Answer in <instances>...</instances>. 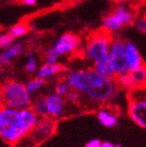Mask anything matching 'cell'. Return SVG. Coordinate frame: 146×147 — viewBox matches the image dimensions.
<instances>
[{
  "instance_id": "22",
  "label": "cell",
  "mask_w": 146,
  "mask_h": 147,
  "mask_svg": "<svg viewBox=\"0 0 146 147\" xmlns=\"http://www.w3.org/2000/svg\"><path fill=\"white\" fill-rule=\"evenodd\" d=\"M71 90V87L70 85L68 84V82L65 79V80H62V82H59L57 85H56L55 87V92L54 93H56L59 96L61 97H64L68 94V92Z\"/></svg>"
},
{
  "instance_id": "11",
  "label": "cell",
  "mask_w": 146,
  "mask_h": 147,
  "mask_svg": "<svg viewBox=\"0 0 146 147\" xmlns=\"http://www.w3.org/2000/svg\"><path fill=\"white\" fill-rule=\"evenodd\" d=\"M125 61H126V65L128 67L129 72L137 70L144 65L143 59H142L139 49L134 43L129 41H126L125 43Z\"/></svg>"
},
{
  "instance_id": "14",
  "label": "cell",
  "mask_w": 146,
  "mask_h": 147,
  "mask_svg": "<svg viewBox=\"0 0 146 147\" xmlns=\"http://www.w3.org/2000/svg\"><path fill=\"white\" fill-rule=\"evenodd\" d=\"M63 66L59 63H54V64H47L45 63L43 66L39 67L36 72V76L42 79H47L49 77L53 76L55 74L59 73L63 71Z\"/></svg>"
},
{
  "instance_id": "24",
  "label": "cell",
  "mask_w": 146,
  "mask_h": 147,
  "mask_svg": "<svg viewBox=\"0 0 146 147\" xmlns=\"http://www.w3.org/2000/svg\"><path fill=\"white\" fill-rule=\"evenodd\" d=\"M135 27L138 31L146 36V16H143L135 21Z\"/></svg>"
},
{
  "instance_id": "8",
  "label": "cell",
  "mask_w": 146,
  "mask_h": 147,
  "mask_svg": "<svg viewBox=\"0 0 146 147\" xmlns=\"http://www.w3.org/2000/svg\"><path fill=\"white\" fill-rule=\"evenodd\" d=\"M55 129V123L51 118L40 119L32 129L23 137L17 144L16 147H34L39 143L46 141L49 139Z\"/></svg>"
},
{
  "instance_id": "4",
  "label": "cell",
  "mask_w": 146,
  "mask_h": 147,
  "mask_svg": "<svg viewBox=\"0 0 146 147\" xmlns=\"http://www.w3.org/2000/svg\"><path fill=\"white\" fill-rule=\"evenodd\" d=\"M113 39H114L113 34L104 30L93 34L89 38L84 47L86 57L92 64L110 57V48Z\"/></svg>"
},
{
  "instance_id": "25",
  "label": "cell",
  "mask_w": 146,
  "mask_h": 147,
  "mask_svg": "<svg viewBox=\"0 0 146 147\" xmlns=\"http://www.w3.org/2000/svg\"><path fill=\"white\" fill-rule=\"evenodd\" d=\"M65 99L69 102H77L82 99V96H80V94H79L77 91L71 89V90L68 92L67 95L65 96Z\"/></svg>"
},
{
  "instance_id": "31",
  "label": "cell",
  "mask_w": 146,
  "mask_h": 147,
  "mask_svg": "<svg viewBox=\"0 0 146 147\" xmlns=\"http://www.w3.org/2000/svg\"><path fill=\"white\" fill-rule=\"evenodd\" d=\"M1 90H2V87L0 86V96H1Z\"/></svg>"
},
{
  "instance_id": "30",
  "label": "cell",
  "mask_w": 146,
  "mask_h": 147,
  "mask_svg": "<svg viewBox=\"0 0 146 147\" xmlns=\"http://www.w3.org/2000/svg\"><path fill=\"white\" fill-rule=\"evenodd\" d=\"M126 1H127V0H115V2L118 3V5H119V4H124Z\"/></svg>"
},
{
  "instance_id": "1",
  "label": "cell",
  "mask_w": 146,
  "mask_h": 147,
  "mask_svg": "<svg viewBox=\"0 0 146 147\" xmlns=\"http://www.w3.org/2000/svg\"><path fill=\"white\" fill-rule=\"evenodd\" d=\"M66 80L71 89L77 91L82 99L92 107H103L115 99L119 92L116 78H107L94 68L71 71Z\"/></svg>"
},
{
  "instance_id": "2",
  "label": "cell",
  "mask_w": 146,
  "mask_h": 147,
  "mask_svg": "<svg viewBox=\"0 0 146 147\" xmlns=\"http://www.w3.org/2000/svg\"><path fill=\"white\" fill-rule=\"evenodd\" d=\"M39 120V116L30 108L16 110L2 107L0 108V137L6 143L16 145Z\"/></svg>"
},
{
  "instance_id": "10",
  "label": "cell",
  "mask_w": 146,
  "mask_h": 147,
  "mask_svg": "<svg viewBox=\"0 0 146 147\" xmlns=\"http://www.w3.org/2000/svg\"><path fill=\"white\" fill-rule=\"evenodd\" d=\"M46 111L48 118H61L64 116L66 111V102L64 97L59 96L56 93L48 94L45 96Z\"/></svg>"
},
{
  "instance_id": "9",
  "label": "cell",
  "mask_w": 146,
  "mask_h": 147,
  "mask_svg": "<svg viewBox=\"0 0 146 147\" xmlns=\"http://www.w3.org/2000/svg\"><path fill=\"white\" fill-rule=\"evenodd\" d=\"M125 43L126 41H124L120 37H115L113 39L110 48V59L114 66L117 76L129 72L125 61Z\"/></svg>"
},
{
  "instance_id": "19",
  "label": "cell",
  "mask_w": 146,
  "mask_h": 147,
  "mask_svg": "<svg viewBox=\"0 0 146 147\" xmlns=\"http://www.w3.org/2000/svg\"><path fill=\"white\" fill-rule=\"evenodd\" d=\"M29 28L28 26L23 24V23H19V24H16V25L11 26V28L9 29V32L7 34L11 36L13 39H18V38H21L23 36H25L28 32Z\"/></svg>"
},
{
  "instance_id": "23",
  "label": "cell",
  "mask_w": 146,
  "mask_h": 147,
  "mask_svg": "<svg viewBox=\"0 0 146 147\" xmlns=\"http://www.w3.org/2000/svg\"><path fill=\"white\" fill-rule=\"evenodd\" d=\"M14 44V39L9 34H0V49H7Z\"/></svg>"
},
{
  "instance_id": "21",
  "label": "cell",
  "mask_w": 146,
  "mask_h": 147,
  "mask_svg": "<svg viewBox=\"0 0 146 147\" xmlns=\"http://www.w3.org/2000/svg\"><path fill=\"white\" fill-rule=\"evenodd\" d=\"M44 85H45V79L36 77V78L29 79V80L25 84V87L29 93L34 94V93H36L40 89L42 88Z\"/></svg>"
},
{
  "instance_id": "13",
  "label": "cell",
  "mask_w": 146,
  "mask_h": 147,
  "mask_svg": "<svg viewBox=\"0 0 146 147\" xmlns=\"http://www.w3.org/2000/svg\"><path fill=\"white\" fill-rule=\"evenodd\" d=\"M24 51V46L22 43L16 42L7 49L0 52V66H6Z\"/></svg>"
},
{
  "instance_id": "17",
  "label": "cell",
  "mask_w": 146,
  "mask_h": 147,
  "mask_svg": "<svg viewBox=\"0 0 146 147\" xmlns=\"http://www.w3.org/2000/svg\"><path fill=\"white\" fill-rule=\"evenodd\" d=\"M132 77L135 82L136 88L137 87H146V65L144 64L137 70L130 72Z\"/></svg>"
},
{
  "instance_id": "12",
  "label": "cell",
  "mask_w": 146,
  "mask_h": 147,
  "mask_svg": "<svg viewBox=\"0 0 146 147\" xmlns=\"http://www.w3.org/2000/svg\"><path fill=\"white\" fill-rule=\"evenodd\" d=\"M97 120L102 126L107 128H113L118 124V114L115 111L107 107H100L96 113Z\"/></svg>"
},
{
  "instance_id": "26",
  "label": "cell",
  "mask_w": 146,
  "mask_h": 147,
  "mask_svg": "<svg viewBox=\"0 0 146 147\" xmlns=\"http://www.w3.org/2000/svg\"><path fill=\"white\" fill-rule=\"evenodd\" d=\"M101 146V141L99 139H92L88 142L84 147H100Z\"/></svg>"
},
{
  "instance_id": "32",
  "label": "cell",
  "mask_w": 146,
  "mask_h": 147,
  "mask_svg": "<svg viewBox=\"0 0 146 147\" xmlns=\"http://www.w3.org/2000/svg\"><path fill=\"white\" fill-rule=\"evenodd\" d=\"M114 1H115V0H114Z\"/></svg>"
},
{
  "instance_id": "16",
  "label": "cell",
  "mask_w": 146,
  "mask_h": 147,
  "mask_svg": "<svg viewBox=\"0 0 146 147\" xmlns=\"http://www.w3.org/2000/svg\"><path fill=\"white\" fill-rule=\"evenodd\" d=\"M116 82H117V84H118L119 88L123 89V90L130 91V90H132V89L136 88L135 82H134V79H132L130 72H127V73L118 75V76L116 77Z\"/></svg>"
},
{
  "instance_id": "28",
  "label": "cell",
  "mask_w": 146,
  "mask_h": 147,
  "mask_svg": "<svg viewBox=\"0 0 146 147\" xmlns=\"http://www.w3.org/2000/svg\"><path fill=\"white\" fill-rule=\"evenodd\" d=\"M21 1H22L23 4H25V5H28V6L34 5L36 3V0H21Z\"/></svg>"
},
{
  "instance_id": "3",
  "label": "cell",
  "mask_w": 146,
  "mask_h": 147,
  "mask_svg": "<svg viewBox=\"0 0 146 147\" xmlns=\"http://www.w3.org/2000/svg\"><path fill=\"white\" fill-rule=\"evenodd\" d=\"M2 101L6 107L16 110L28 108L31 102V94L25 85L17 80H9L2 86Z\"/></svg>"
},
{
  "instance_id": "27",
  "label": "cell",
  "mask_w": 146,
  "mask_h": 147,
  "mask_svg": "<svg viewBox=\"0 0 146 147\" xmlns=\"http://www.w3.org/2000/svg\"><path fill=\"white\" fill-rule=\"evenodd\" d=\"M100 147H119L117 144H114L112 142H107V141H103L101 142V146Z\"/></svg>"
},
{
  "instance_id": "5",
  "label": "cell",
  "mask_w": 146,
  "mask_h": 147,
  "mask_svg": "<svg viewBox=\"0 0 146 147\" xmlns=\"http://www.w3.org/2000/svg\"><path fill=\"white\" fill-rule=\"evenodd\" d=\"M135 22V14L124 4H119L110 11L101 21V27L104 31L113 34Z\"/></svg>"
},
{
  "instance_id": "7",
  "label": "cell",
  "mask_w": 146,
  "mask_h": 147,
  "mask_svg": "<svg viewBox=\"0 0 146 147\" xmlns=\"http://www.w3.org/2000/svg\"><path fill=\"white\" fill-rule=\"evenodd\" d=\"M80 45V41L75 34L66 32L57 38L55 42L47 49L45 55V62L47 64L57 63L59 59L63 55H68L77 50Z\"/></svg>"
},
{
  "instance_id": "20",
  "label": "cell",
  "mask_w": 146,
  "mask_h": 147,
  "mask_svg": "<svg viewBox=\"0 0 146 147\" xmlns=\"http://www.w3.org/2000/svg\"><path fill=\"white\" fill-rule=\"evenodd\" d=\"M26 64H25V72L27 74H32L36 72L38 70V64H36V59L34 57V53L32 51H27L26 53Z\"/></svg>"
},
{
  "instance_id": "29",
  "label": "cell",
  "mask_w": 146,
  "mask_h": 147,
  "mask_svg": "<svg viewBox=\"0 0 146 147\" xmlns=\"http://www.w3.org/2000/svg\"><path fill=\"white\" fill-rule=\"evenodd\" d=\"M27 26H28V28L31 29V30H32V29H34H34L36 28V24H34V23H32V22L29 23V24H28Z\"/></svg>"
},
{
  "instance_id": "6",
  "label": "cell",
  "mask_w": 146,
  "mask_h": 147,
  "mask_svg": "<svg viewBox=\"0 0 146 147\" xmlns=\"http://www.w3.org/2000/svg\"><path fill=\"white\" fill-rule=\"evenodd\" d=\"M127 114L138 126L146 130V87L128 91Z\"/></svg>"
},
{
  "instance_id": "18",
  "label": "cell",
  "mask_w": 146,
  "mask_h": 147,
  "mask_svg": "<svg viewBox=\"0 0 146 147\" xmlns=\"http://www.w3.org/2000/svg\"><path fill=\"white\" fill-rule=\"evenodd\" d=\"M31 109L34 111V113L39 117L46 118L47 117V111H46L45 97H38L36 99H34Z\"/></svg>"
},
{
  "instance_id": "15",
  "label": "cell",
  "mask_w": 146,
  "mask_h": 147,
  "mask_svg": "<svg viewBox=\"0 0 146 147\" xmlns=\"http://www.w3.org/2000/svg\"><path fill=\"white\" fill-rule=\"evenodd\" d=\"M93 68L95 69L99 74L107 77V78H116L117 77L116 71L114 69V66H113L110 57L93 64Z\"/></svg>"
}]
</instances>
